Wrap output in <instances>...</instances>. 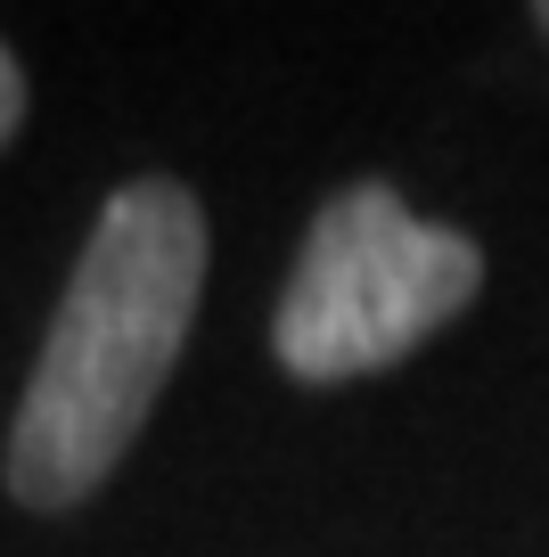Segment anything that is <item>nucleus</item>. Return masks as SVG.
I'll list each match as a JSON object with an SVG mask.
<instances>
[{
	"label": "nucleus",
	"instance_id": "2",
	"mask_svg": "<svg viewBox=\"0 0 549 557\" xmlns=\"http://www.w3.org/2000/svg\"><path fill=\"white\" fill-rule=\"evenodd\" d=\"M484 246L402 206L394 181H344L304 230L271 312V352L295 385H353L411 361L476 304Z\"/></svg>",
	"mask_w": 549,
	"mask_h": 557
},
{
	"label": "nucleus",
	"instance_id": "1",
	"mask_svg": "<svg viewBox=\"0 0 549 557\" xmlns=\"http://www.w3.org/2000/svg\"><path fill=\"white\" fill-rule=\"evenodd\" d=\"M206 206L172 173H139L99 206L41 361L9 426V492L41 517L83 508L139 443L206 296Z\"/></svg>",
	"mask_w": 549,
	"mask_h": 557
},
{
	"label": "nucleus",
	"instance_id": "3",
	"mask_svg": "<svg viewBox=\"0 0 549 557\" xmlns=\"http://www.w3.org/2000/svg\"><path fill=\"white\" fill-rule=\"evenodd\" d=\"M17 123H25V66H17V50L0 41V148L17 139Z\"/></svg>",
	"mask_w": 549,
	"mask_h": 557
},
{
	"label": "nucleus",
	"instance_id": "4",
	"mask_svg": "<svg viewBox=\"0 0 549 557\" xmlns=\"http://www.w3.org/2000/svg\"><path fill=\"white\" fill-rule=\"evenodd\" d=\"M533 25H541V34H549V0H541V9H533Z\"/></svg>",
	"mask_w": 549,
	"mask_h": 557
}]
</instances>
